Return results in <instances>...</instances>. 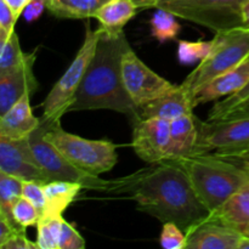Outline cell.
<instances>
[{
  "label": "cell",
  "mask_w": 249,
  "mask_h": 249,
  "mask_svg": "<svg viewBox=\"0 0 249 249\" xmlns=\"http://www.w3.org/2000/svg\"><path fill=\"white\" fill-rule=\"evenodd\" d=\"M112 191L129 192L140 212L160 223H175L185 232L211 216L179 163L163 160L131 177L113 180Z\"/></svg>",
  "instance_id": "cell-1"
},
{
  "label": "cell",
  "mask_w": 249,
  "mask_h": 249,
  "mask_svg": "<svg viewBox=\"0 0 249 249\" xmlns=\"http://www.w3.org/2000/svg\"><path fill=\"white\" fill-rule=\"evenodd\" d=\"M96 51L68 112L112 109L124 114L131 125L141 121L139 107L129 96L122 75V55L128 45L124 32L109 34L99 27Z\"/></svg>",
  "instance_id": "cell-2"
},
{
  "label": "cell",
  "mask_w": 249,
  "mask_h": 249,
  "mask_svg": "<svg viewBox=\"0 0 249 249\" xmlns=\"http://www.w3.org/2000/svg\"><path fill=\"white\" fill-rule=\"evenodd\" d=\"M174 162L184 168L211 214L249 185V170L215 153L190 156Z\"/></svg>",
  "instance_id": "cell-3"
},
{
  "label": "cell",
  "mask_w": 249,
  "mask_h": 249,
  "mask_svg": "<svg viewBox=\"0 0 249 249\" xmlns=\"http://www.w3.org/2000/svg\"><path fill=\"white\" fill-rule=\"evenodd\" d=\"M249 57V28L237 27L215 33L213 46L206 58L181 83L194 99L202 87L242 63Z\"/></svg>",
  "instance_id": "cell-4"
},
{
  "label": "cell",
  "mask_w": 249,
  "mask_h": 249,
  "mask_svg": "<svg viewBox=\"0 0 249 249\" xmlns=\"http://www.w3.org/2000/svg\"><path fill=\"white\" fill-rule=\"evenodd\" d=\"M45 136L73 165L89 174L99 177L109 172L118 160L116 143L109 140H90L67 133L61 126V121H49Z\"/></svg>",
  "instance_id": "cell-5"
},
{
  "label": "cell",
  "mask_w": 249,
  "mask_h": 249,
  "mask_svg": "<svg viewBox=\"0 0 249 249\" xmlns=\"http://www.w3.org/2000/svg\"><path fill=\"white\" fill-rule=\"evenodd\" d=\"M99 33V28L92 31L90 24L85 26L84 41L74 60L44 100L43 117L45 119L50 122L61 121L63 114L68 113V109L74 101L78 88L82 84L85 72L95 55Z\"/></svg>",
  "instance_id": "cell-6"
},
{
  "label": "cell",
  "mask_w": 249,
  "mask_h": 249,
  "mask_svg": "<svg viewBox=\"0 0 249 249\" xmlns=\"http://www.w3.org/2000/svg\"><path fill=\"white\" fill-rule=\"evenodd\" d=\"M246 0H158L157 6L214 33L242 26Z\"/></svg>",
  "instance_id": "cell-7"
},
{
  "label": "cell",
  "mask_w": 249,
  "mask_h": 249,
  "mask_svg": "<svg viewBox=\"0 0 249 249\" xmlns=\"http://www.w3.org/2000/svg\"><path fill=\"white\" fill-rule=\"evenodd\" d=\"M49 121L40 117V124L38 128L28 136V142L36 160L50 181L53 180H67L83 185L84 189L99 190V191H111L112 181L100 179L97 175L89 174L73 165L55 145L45 136Z\"/></svg>",
  "instance_id": "cell-8"
},
{
  "label": "cell",
  "mask_w": 249,
  "mask_h": 249,
  "mask_svg": "<svg viewBox=\"0 0 249 249\" xmlns=\"http://www.w3.org/2000/svg\"><path fill=\"white\" fill-rule=\"evenodd\" d=\"M249 150V116L224 121H198L195 155L235 156ZM194 155V156H195Z\"/></svg>",
  "instance_id": "cell-9"
},
{
  "label": "cell",
  "mask_w": 249,
  "mask_h": 249,
  "mask_svg": "<svg viewBox=\"0 0 249 249\" xmlns=\"http://www.w3.org/2000/svg\"><path fill=\"white\" fill-rule=\"evenodd\" d=\"M122 75L129 96L139 108L158 97L169 94L178 87L153 72L139 58L129 44L122 55Z\"/></svg>",
  "instance_id": "cell-10"
},
{
  "label": "cell",
  "mask_w": 249,
  "mask_h": 249,
  "mask_svg": "<svg viewBox=\"0 0 249 249\" xmlns=\"http://www.w3.org/2000/svg\"><path fill=\"white\" fill-rule=\"evenodd\" d=\"M0 172L24 181H36L43 185L50 181L36 160L28 138L9 139L0 136Z\"/></svg>",
  "instance_id": "cell-11"
},
{
  "label": "cell",
  "mask_w": 249,
  "mask_h": 249,
  "mask_svg": "<svg viewBox=\"0 0 249 249\" xmlns=\"http://www.w3.org/2000/svg\"><path fill=\"white\" fill-rule=\"evenodd\" d=\"M169 139V121L146 118L134 125L131 146L140 160L150 164H157L167 158Z\"/></svg>",
  "instance_id": "cell-12"
},
{
  "label": "cell",
  "mask_w": 249,
  "mask_h": 249,
  "mask_svg": "<svg viewBox=\"0 0 249 249\" xmlns=\"http://www.w3.org/2000/svg\"><path fill=\"white\" fill-rule=\"evenodd\" d=\"M36 58V53H27L21 65L6 72H0V116L24 95L32 97L38 91L39 82L33 71Z\"/></svg>",
  "instance_id": "cell-13"
},
{
  "label": "cell",
  "mask_w": 249,
  "mask_h": 249,
  "mask_svg": "<svg viewBox=\"0 0 249 249\" xmlns=\"http://www.w3.org/2000/svg\"><path fill=\"white\" fill-rule=\"evenodd\" d=\"M187 249H240V231L209 216L186 232Z\"/></svg>",
  "instance_id": "cell-14"
},
{
  "label": "cell",
  "mask_w": 249,
  "mask_h": 249,
  "mask_svg": "<svg viewBox=\"0 0 249 249\" xmlns=\"http://www.w3.org/2000/svg\"><path fill=\"white\" fill-rule=\"evenodd\" d=\"M249 83V57L232 70L214 78L195 95V105L208 104L220 97H228L243 89Z\"/></svg>",
  "instance_id": "cell-15"
},
{
  "label": "cell",
  "mask_w": 249,
  "mask_h": 249,
  "mask_svg": "<svg viewBox=\"0 0 249 249\" xmlns=\"http://www.w3.org/2000/svg\"><path fill=\"white\" fill-rule=\"evenodd\" d=\"M195 107L194 99L180 84L169 94L141 106L139 111L141 119L160 118L172 122L182 116L192 114Z\"/></svg>",
  "instance_id": "cell-16"
},
{
  "label": "cell",
  "mask_w": 249,
  "mask_h": 249,
  "mask_svg": "<svg viewBox=\"0 0 249 249\" xmlns=\"http://www.w3.org/2000/svg\"><path fill=\"white\" fill-rule=\"evenodd\" d=\"M40 124V118L33 114L31 96L24 95L9 111L0 116V136L9 139H26Z\"/></svg>",
  "instance_id": "cell-17"
},
{
  "label": "cell",
  "mask_w": 249,
  "mask_h": 249,
  "mask_svg": "<svg viewBox=\"0 0 249 249\" xmlns=\"http://www.w3.org/2000/svg\"><path fill=\"white\" fill-rule=\"evenodd\" d=\"M198 121L192 114L170 122V139L165 160H179L195 155L198 139Z\"/></svg>",
  "instance_id": "cell-18"
},
{
  "label": "cell",
  "mask_w": 249,
  "mask_h": 249,
  "mask_svg": "<svg viewBox=\"0 0 249 249\" xmlns=\"http://www.w3.org/2000/svg\"><path fill=\"white\" fill-rule=\"evenodd\" d=\"M211 216L243 233L249 225V185L232 195Z\"/></svg>",
  "instance_id": "cell-19"
},
{
  "label": "cell",
  "mask_w": 249,
  "mask_h": 249,
  "mask_svg": "<svg viewBox=\"0 0 249 249\" xmlns=\"http://www.w3.org/2000/svg\"><path fill=\"white\" fill-rule=\"evenodd\" d=\"M82 189H84L82 184L67 180H53L44 184L46 212L43 216H62Z\"/></svg>",
  "instance_id": "cell-20"
},
{
  "label": "cell",
  "mask_w": 249,
  "mask_h": 249,
  "mask_svg": "<svg viewBox=\"0 0 249 249\" xmlns=\"http://www.w3.org/2000/svg\"><path fill=\"white\" fill-rule=\"evenodd\" d=\"M138 10L131 0H108L97 10L95 18L109 34H119Z\"/></svg>",
  "instance_id": "cell-21"
},
{
  "label": "cell",
  "mask_w": 249,
  "mask_h": 249,
  "mask_svg": "<svg viewBox=\"0 0 249 249\" xmlns=\"http://www.w3.org/2000/svg\"><path fill=\"white\" fill-rule=\"evenodd\" d=\"M108 0H46V7L58 18L83 19L95 17Z\"/></svg>",
  "instance_id": "cell-22"
},
{
  "label": "cell",
  "mask_w": 249,
  "mask_h": 249,
  "mask_svg": "<svg viewBox=\"0 0 249 249\" xmlns=\"http://www.w3.org/2000/svg\"><path fill=\"white\" fill-rule=\"evenodd\" d=\"M23 181L19 178L0 172V215L14 224L16 223L12 216V208L22 197Z\"/></svg>",
  "instance_id": "cell-23"
},
{
  "label": "cell",
  "mask_w": 249,
  "mask_h": 249,
  "mask_svg": "<svg viewBox=\"0 0 249 249\" xmlns=\"http://www.w3.org/2000/svg\"><path fill=\"white\" fill-rule=\"evenodd\" d=\"M150 26L151 36L160 43L173 40L181 31V26L177 21V16L168 10L160 7H156V12L151 18Z\"/></svg>",
  "instance_id": "cell-24"
},
{
  "label": "cell",
  "mask_w": 249,
  "mask_h": 249,
  "mask_svg": "<svg viewBox=\"0 0 249 249\" xmlns=\"http://www.w3.org/2000/svg\"><path fill=\"white\" fill-rule=\"evenodd\" d=\"M62 223V216H40L36 241L39 249H58Z\"/></svg>",
  "instance_id": "cell-25"
},
{
  "label": "cell",
  "mask_w": 249,
  "mask_h": 249,
  "mask_svg": "<svg viewBox=\"0 0 249 249\" xmlns=\"http://www.w3.org/2000/svg\"><path fill=\"white\" fill-rule=\"evenodd\" d=\"M178 58L181 65H194L196 62H201L203 58L209 55L213 46V40L211 41H189L179 40L178 43Z\"/></svg>",
  "instance_id": "cell-26"
},
{
  "label": "cell",
  "mask_w": 249,
  "mask_h": 249,
  "mask_svg": "<svg viewBox=\"0 0 249 249\" xmlns=\"http://www.w3.org/2000/svg\"><path fill=\"white\" fill-rule=\"evenodd\" d=\"M0 72H6L21 65L27 57V53H23L19 44V38L16 32L11 34L5 43L0 45Z\"/></svg>",
  "instance_id": "cell-27"
},
{
  "label": "cell",
  "mask_w": 249,
  "mask_h": 249,
  "mask_svg": "<svg viewBox=\"0 0 249 249\" xmlns=\"http://www.w3.org/2000/svg\"><path fill=\"white\" fill-rule=\"evenodd\" d=\"M12 216H14V220L17 225L27 229L29 226L36 225L40 220L41 215L31 201H28L24 197H21L12 208Z\"/></svg>",
  "instance_id": "cell-28"
},
{
  "label": "cell",
  "mask_w": 249,
  "mask_h": 249,
  "mask_svg": "<svg viewBox=\"0 0 249 249\" xmlns=\"http://www.w3.org/2000/svg\"><path fill=\"white\" fill-rule=\"evenodd\" d=\"M160 243L165 249H184L187 243L186 232L175 223L168 221L163 224Z\"/></svg>",
  "instance_id": "cell-29"
},
{
  "label": "cell",
  "mask_w": 249,
  "mask_h": 249,
  "mask_svg": "<svg viewBox=\"0 0 249 249\" xmlns=\"http://www.w3.org/2000/svg\"><path fill=\"white\" fill-rule=\"evenodd\" d=\"M247 97H249V83L245 88H243L242 90H241V91H238L237 94H233L231 95V96L224 97L221 101L215 102L214 106L211 108V111H209L207 121L209 122L216 121L221 114H224L226 111H229L230 108L235 107L236 105L242 102L243 100H246Z\"/></svg>",
  "instance_id": "cell-30"
},
{
  "label": "cell",
  "mask_w": 249,
  "mask_h": 249,
  "mask_svg": "<svg viewBox=\"0 0 249 249\" xmlns=\"http://www.w3.org/2000/svg\"><path fill=\"white\" fill-rule=\"evenodd\" d=\"M22 197L31 201L36 206L40 215L43 216L46 212V196L44 191V185L36 181H23Z\"/></svg>",
  "instance_id": "cell-31"
},
{
  "label": "cell",
  "mask_w": 249,
  "mask_h": 249,
  "mask_svg": "<svg viewBox=\"0 0 249 249\" xmlns=\"http://www.w3.org/2000/svg\"><path fill=\"white\" fill-rule=\"evenodd\" d=\"M85 240L72 224L63 219L58 249H84Z\"/></svg>",
  "instance_id": "cell-32"
},
{
  "label": "cell",
  "mask_w": 249,
  "mask_h": 249,
  "mask_svg": "<svg viewBox=\"0 0 249 249\" xmlns=\"http://www.w3.org/2000/svg\"><path fill=\"white\" fill-rule=\"evenodd\" d=\"M17 17L5 0H0V45L7 40L15 32Z\"/></svg>",
  "instance_id": "cell-33"
},
{
  "label": "cell",
  "mask_w": 249,
  "mask_h": 249,
  "mask_svg": "<svg viewBox=\"0 0 249 249\" xmlns=\"http://www.w3.org/2000/svg\"><path fill=\"white\" fill-rule=\"evenodd\" d=\"M0 249H39L36 242H32L27 238L26 230L17 231L11 236L4 245L0 246Z\"/></svg>",
  "instance_id": "cell-34"
},
{
  "label": "cell",
  "mask_w": 249,
  "mask_h": 249,
  "mask_svg": "<svg viewBox=\"0 0 249 249\" xmlns=\"http://www.w3.org/2000/svg\"><path fill=\"white\" fill-rule=\"evenodd\" d=\"M46 7V0H33L26 6L23 16L27 22H34L41 16L44 9Z\"/></svg>",
  "instance_id": "cell-35"
},
{
  "label": "cell",
  "mask_w": 249,
  "mask_h": 249,
  "mask_svg": "<svg viewBox=\"0 0 249 249\" xmlns=\"http://www.w3.org/2000/svg\"><path fill=\"white\" fill-rule=\"evenodd\" d=\"M249 116V97L243 100L235 107L226 111L225 113L221 114L216 121H224V119H233V118H241V117ZM214 122V121H213Z\"/></svg>",
  "instance_id": "cell-36"
},
{
  "label": "cell",
  "mask_w": 249,
  "mask_h": 249,
  "mask_svg": "<svg viewBox=\"0 0 249 249\" xmlns=\"http://www.w3.org/2000/svg\"><path fill=\"white\" fill-rule=\"evenodd\" d=\"M5 1H6V4L11 7L15 16L18 18L21 15H23V11L24 9H26L27 5L31 1H33V0H5Z\"/></svg>",
  "instance_id": "cell-37"
},
{
  "label": "cell",
  "mask_w": 249,
  "mask_h": 249,
  "mask_svg": "<svg viewBox=\"0 0 249 249\" xmlns=\"http://www.w3.org/2000/svg\"><path fill=\"white\" fill-rule=\"evenodd\" d=\"M221 157L226 158L229 160H232L235 162L236 164L241 165L245 169L249 170V150L246 151V152L240 153V155H235V156H221Z\"/></svg>",
  "instance_id": "cell-38"
},
{
  "label": "cell",
  "mask_w": 249,
  "mask_h": 249,
  "mask_svg": "<svg viewBox=\"0 0 249 249\" xmlns=\"http://www.w3.org/2000/svg\"><path fill=\"white\" fill-rule=\"evenodd\" d=\"M138 9H151L157 6L158 0H131Z\"/></svg>",
  "instance_id": "cell-39"
},
{
  "label": "cell",
  "mask_w": 249,
  "mask_h": 249,
  "mask_svg": "<svg viewBox=\"0 0 249 249\" xmlns=\"http://www.w3.org/2000/svg\"><path fill=\"white\" fill-rule=\"evenodd\" d=\"M242 26L249 28V0H246L242 6Z\"/></svg>",
  "instance_id": "cell-40"
},
{
  "label": "cell",
  "mask_w": 249,
  "mask_h": 249,
  "mask_svg": "<svg viewBox=\"0 0 249 249\" xmlns=\"http://www.w3.org/2000/svg\"><path fill=\"white\" fill-rule=\"evenodd\" d=\"M242 235H243V236H246V237H249V225L247 226V228H246V230L243 231Z\"/></svg>",
  "instance_id": "cell-41"
}]
</instances>
